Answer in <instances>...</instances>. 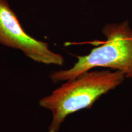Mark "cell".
<instances>
[{"instance_id":"obj_1","label":"cell","mask_w":132,"mask_h":132,"mask_svg":"<svg viewBox=\"0 0 132 132\" xmlns=\"http://www.w3.org/2000/svg\"><path fill=\"white\" fill-rule=\"evenodd\" d=\"M125 78L124 73L119 70H89L67 81L41 98L39 105L50 111L52 115L48 132H59L69 115L90 109L102 95L116 88Z\"/></svg>"},{"instance_id":"obj_2","label":"cell","mask_w":132,"mask_h":132,"mask_svg":"<svg viewBox=\"0 0 132 132\" xmlns=\"http://www.w3.org/2000/svg\"><path fill=\"white\" fill-rule=\"evenodd\" d=\"M102 32L106 40L102 45L88 54L77 56L78 61L72 68L52 73L51 80L54 83L67 81L97 67L121 71L132 80V30L128 21L106 24Z\"/></svg>"},{"instance_id":"obj_3","label":"cell","mask_w":132,"mask_h":132,"mask_svg":"<svg viewBox=\"0 0 132 132\" xmlns=\"http://www.w3.org/2000/svg\"><path fill=\"white\" fill-rule=\"evenodd\" d=\"M0 44L20 50L39 63L59 66L64 63V57L52 52L47 43L38 40L25 32L6 0H0Z\"/></svg>"}]
</instances>
